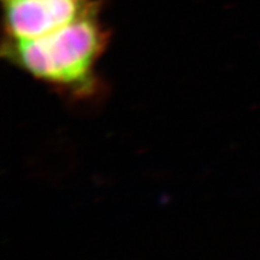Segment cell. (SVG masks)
Wrapping results in <instances>:
<instances>
[{
	"label": "cell",
	"instance_id": "6da1fadb",
	"mask_svg": "<svg viewBox=\"0 0 260 260\" xmlns=\"http://www.w3.org/2000/svg\"><path fill=\"white\" fill-rule=\"evenodd\" d=\"M111 38L102 15H93L41 38L3 40L2 57L60 96L83 102L104 89L98 67Z\"/></svg>",
	"mask_w": 260,
	"mask_h": 260
},
{
	"label": "cell",
	"instance_id": "7a4b0ae2",
	"mask_svg": "<svg viewBox=\"0 0 260 260\" xmlns=\"http://www.w3.org/2000/svg\"><path fill=\"white\" fill-rule=\"evenodd\" d=\"M109 0H0L3 40L45 37L74 22L102 15Z\"/></svg>",
	"mask_w": 260,
	"mask_h": 260
}]
</instances>
